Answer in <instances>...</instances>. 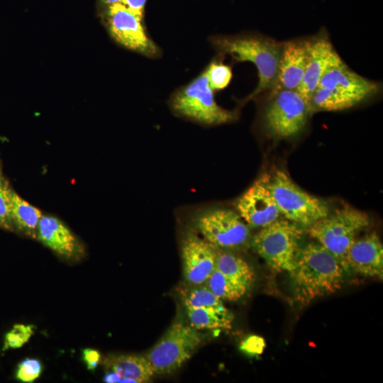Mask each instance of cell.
Returning a JSON list of instances; mask_svg holds the SVG:
<instances>
[{"instance_id":"6da1fadb","label":"cell","mask_w":383,"mask_h":383,"mask_svg":"<svg viewBox=\"0 0 383 383\" xmlns=\"http://www.w3.org/2000/svg\"><path fill=\"white\" fill-rule=\"evenodd\" d=\"M346 272L339 260L318 242L303 245L294 268L289 272L294 300L305 305L336 292L345 282Z\"/></svg>"},{"instance_id":"7a4b0ae2","label":"cell","mask_w":383,"mask_h":383,"mask_svg":"<svg viewBox=\"0 0 383 383\" xmlns=\"http://www.w3.org/2000/svg\"><path fill=\"white\" fill-rule=\"evenodd\" d=\"M211 42L219 54L228 55L236 62H250L257 67L258 84L248 100L274 87L283 42L255 33L218 35Z\"/></svg>"},{"instance_id":"3957f363","label":"cell","mask_w":383,"mask_h":383,"mask_svg":"<svg viewBox=\"0 0 383 383\" xmlns=\"http://www.w3.org/2000/svg\"><path fill=\"white\" fill-rule=\"evenodd\" d=\"M381 89L379 82L358 74L342 61L324 73L309 105L311 113L343 111L374 97Z\"/></svg>"},{"instance_id":"277c9868","label":"cell","mask_w":383,"mask_h":383,"mask_svg":"<svg viewBox=\"0 0 383 383\" xmlns=\"http://www.w3.org/2000/svg\"><path fill=\"white\" fill-rule=\"evenodd\" d=\"M302 236V227L277 219L252 235L250 246L272 270L290 272L303 246Z\"/></svg>"},{"instance_id":"5b68a950","label":"cell","mask_w":383,"mask_h":383,"mask_svg":"<svg viewBox=\"0 0 383 383\" xmlns=\"http://www.w3.org/2000/svg\"><path fill=\"white\" fill-rule=\"evenodd\" d=\"M370 222L366 213L345 205L315 222L307 228V231L348 271L345 260L348 251Z\"/></svg>"},{"instance_id":"8992f818","label":"cell","mask_w":383,"mask_h":383,"mask_svg":"<svg viewBox=\"0 0 383 383\" xmlns=\"http://www.w3.org/2000/svg\"><path fill=\"white\" fill-rule=\"evenodd\" d=\"M262 123L276 138H288L301 133L311 114L309 103L296 90L272 89L267 92Z\"/></svg>"},{"instance_id":"52a82bcc","label":"cell","mask_w":383,"mask_h":383,"mask_svg":"<svg viewBox=\"0 0 383 383\" xmlns=\"http://www.w3.org/2000/svg\"><path fill=\"white\" fill-rule=\"evenodd\" d=\"M270 188L280 214L302 228L309 227L330 213L326 201L301 189L282 170L275 172Z\"/></svg>"},{"instance_id":"ba28073f","label":"cell","mask_w":383,"mask_h":383,"mask_svg":"<svg viewBox=\"0 0 383 383\" xmlns=\"http://www.w3.org/2000/svg\"><path fill=\"white\" fill-rule=\"evenodd\" d=\"M171 106L179 115L205 125L226 123L236 116L216 103L205 71L174 94Z\"/></svg>"},{"instance_id":"9c48e42d","label":"cell","mask_w":383,"mask_h":383,"mask_svg":"<svg viewBox=\"0 0 383 383\" xmlns=\"http://www.w3.org/2000/svg\"><path fill=\"white\" fill-rule=\"evenodd\" d=\"M203 341L199 330L174 322L145 355L155 374L173 372L186 362Z\"/></svg>"},{"instance_id":"30bf717a","label":"cell","mask_w":383,"mask_h":383,"mask_svg":"<svg viewBox=\"0 0 383 383\" xmlns=\"http://www.w3.org/2000/svg\"><path fill=\"white\" fill-rule=\"evenodd\" d=\"M194 227L204 240L215 248L239 250L250 245L251 228L240 216L227 209L202 211L194 220Z\"/></svg>"},{"instance_id":"8fae6325","label":"cell","mask_w":383,"mask_h":383,"mask_svg":"<svg viewBox=\"0 0 383 383\" xmlns=\"http://www.w3.org/2000/svg\"><path fill=\"white\" fill-rule=\"evenodd\" d=\"M106 20L111 36L123 47L150 58L160 54L145 30L143 18L121 2L108 6Z\"/></svg>"},{"instance_id":"7c38bea8","label":"cell","mask_w":383,"mask_h":383,"mask_svg":"<svg viewBox=\"0 0 383 383\" xmlns=\"http://www.w3.org/2000/svg\"><path fill=\"white\" fill-rule=\"evenodd\" d=\"M238 213L250 228H262L277 221L280 213L270 188V179L262 177L238 199Z\"/></svg>"},{"instance_id":"4fadbf2b","label":"cell","mask_w":383,"mask_h":383,"mask_svg":"<svg viewBox=\"0 0 383 383\" xmlns=\"http://www.w3.org/2000/svg\"><path fill=\"white\" fill-rule=\"evenodd\" d=\"M342 61L326 31L307 38L306 66L297 91L309 103L324 73Z\"/></svg>"},{"instance_id":"5bb4252c","label":"cell","mask_w":383,"mask_h":383,"mask_svg":"<svg viewBox=\"0 0 383 383\" xmlns=\"http://www.w3.org/2000/svg\"><path fill=\"white\" fill-rule=\"evenodd\" d=\"M183 274L192 285L204 284L216 268V248L190 232L182 242Z\"/></svg>"},{"instance_id":"9a60e30c","label":"cell","mask_w":383,"mask_h":383,"mask_svg":"<svg viewBox=\"0 0 383 383\" xmlns=\"http://www.w3.org/2000/svg\"><path fill=\"white\" fill-rule=\"evenodd\" d=\"M348 270L366 277H383V245L375 231L356 238L346 255Z\"/></svg>"},{"instance_id":"2e32d148","label":"cell","mask_w":383,"mask_h":383,"mask_svg":"<svg viewBox=\"0 0 383 383\" xmlns=\"http://www.w3.org/2000/svg\"><path fill=\"white\" fill-rule=\"evenodd\" d=\"M307 61V38L283 42L277 81L272 89L298 90Z\"/></svg>"},{"instance_id":"e0dca14e","label":"cell","mask_w":383,"mask_h":383,"mask_svg":"<svg viewBox=\"0 0 383 383\" xmlns=\"http://www.w3.org/2000/svg\"><path fill=\"white\" fill-rule=\"evenodd\" d=\"M36 238L65 258L77 257L82 251L75 235L62 221L55 216L43 215L38 226Z\"/></svg>"},{"instance_id":"ac0fdd59","label":"cell","mask_w":383,"mask_h":383,"mask_svg":"<svg viewBox=\"0 0 383 383\" xmlns=\"http://www.w3.org/2000/svg\"><path fill=\"white\" fill-rule=\"evenodd\" d=\"M104 363L108 371L113 372L121 377V382H147L155 374L148 360L143 355L111 356Z\"/></svg>"},{"instance_id":"d6986e66","label":"cell","mask_w":383,"mask_h":383,"mask_svg":"<svg viewBox=\"0 0 383 383\" xmlns=\"http://www.w3.org/2000/svg\"><path fill=\"white\" fill-rule=\"evenodd\" d=\"M216 269L249 290L255 279L253 268L243 258L228 250L216 249Z\"/></svg>"},{"instance_id":"ffe728a7","label":"cell","mask_w":383,"mask_h":383,"mask_svg":"<svg viewBox=\"0 0 383 383\" xmlns=\"http://www.w3.org/2000/svg\"><path fill=\"white\" fill-rule=\"evenodd\" d=\"M11 215L13 226L24 234L36 238L38 226L43 213L13 190L11 194Z\"/></svg>"},{"instance_id":"44dd1931","label":"cell","mask_w":383,"mask_h":383,"mask_svg":"<svg viewBox=\"0 0 383 383\" xmlns=\"http://www.w3.org/2000/svg\"><path fill=\"white\" fill-rule=\"evenodd\" d=\"M189 325L201 329H231L233 320V313L223 308L185 307Z\"/></svg>"},{"instance_id":"7402d4cb","label":"cell","mask_w":383,"mask_h":383,"mask_svg":"<svg viewBox=\"0 0 383 383\" xmlns=\"http://www.w3.org/2000/svg\"><path fill=\"white\" fill-rule=\"evenodd\" d=\"M204 284L222 301H237L249 291L247 287L231 280L216 268Z\"/></svg>"},{"instance_id":"603a6c76","label":"cell","mask_w":383,"mask_h":383,"mask_svg":"<svg viewBox=\"0 0 383 383\" xmlns=\"http://www.w3.org/2000/svg\"><path fill=\"white\" fill-rule=\"evenodd\" d=\"M184 307L223 308V301L217 297L205 284L195 285L183 296Z\"/></svg>"},{"instance_id":"cb8c5ba5","label":"cell","mask_w":383,"mask_h":383,"mask_svg":"<svg viewBox=\"0 0 383 383\" xmlns=\"http://www.w3.org/2000/svg\"><path fill=\"white\" fill-rule=\"evenodd\" d=\"M205 72L209 84L213 91L227 87L233 77L231 67L219 60L211 62Z\"/></svg>"},{"instance_id":"d4e9b609","label":"cell","mask_w":383,"mask_h":383,"mask_svg":"<svg viewBox=\"0 0 383 383\" xmlns=\"http://www.w3.org/2000/svg\"><path fill=\"white\" fill-rule=\"evenodd\" d=\"M33 333L32 325L15 324L4 337L3 350L22 347L28 341Z\"/></svg>"},{"instance_id":"484cf974","label":"cell","mask_w":383,"mask_h":383,"mask_svg":"<svg viewBox=\"0 0 383 383\" xmlns=\"http://www.w3.org/2000/svg\"><path fill=\"white\" fill-rule=\"evenodd\" d=\"M43 365L34 358H26L21 361L16 370V379L22 382H33L41 374Z\"/></svg>"},{"instance_id":"4316f807","label":"cell","mask_w":383,"mask_h":383,"mask_svg":"<svg viewBox=\"0 0 383 383\" xmlns=\"http://www.w3.org/2000/svg\"><path fill=\"white\" fill-rule=\"evenodd\" d=\"M11 191L2 178L0 179V227L11 228L13 226L11 215Z\"/></svg>"},{"instance_id":"83f0119b","label":"cell","mask_w":383,"mask_h":383,"mask_svg":"<svg viewBox=\"0 0 383 383\" xmlns=\"http://www.w3.org/2000/svg\"><path fill=\"white\" fill-rule=\"evenodd\" d=\"M265 346L264 340L257 335L247 338L240 345V348L250 355L260 354Z\"/></svg>"},{"instance_id":"f1b7e54d","label":"cell","mask_w":383,"mask_h":383,"mask_svg":"<svg viewBox=\"0 0 383 383\" xmlns=\"http://www.w3.org/2000/svg\"><path fill=\"white\" fill-rule=\"evenodd\" d=\"M100 357V353L96 350L86 348L82 351V360L89 370H94L96 367Z\"/></svg>"},{"instance_id":"f546056e","label":"cell","mask_w":383,"mask_h":383,"mask_svg":"<svg viewBox=\"0 0 383 383\" xmlns=\"http://www.w3.org/2000/svg\"><path fill=\"white\" fill-rule=\"evenodd\" d=\"M146 1L147 0H122L121 3L133 12L143 18Z\"/></svg>"},{"instance_id":"4dcf8cb0","label":"cell","mask_w":383,"mask_h":383,"mask_svg":"<svg viewBox=\"0 0 383 383\" xmlns=\"http://www.w3.org/2000/svg\"><path fill=\"white\" fill-rule=\"evenodd\" d=\"M121 377L113 372L107 371L104 377V381L107 383L121 382Z\"/></svg>"},{"instance_id":"1f68e13d","label":"cell","mask_w":383,"mask_h":383,"mask_svg":"<svg viewBox=\"0 0 383 383\" xmlns=\"http://www.w3.org/2000/svg\"><path fill=\"white\" fill-rule=\"evenodd\" d=\"M103 4L106 6L111 5L113 4L121 2L122 0H101Z\"/></svg>"},{"instance_id":"d6a6232c","label":"cell","mask_w":383,"mask_h":383,"mask_svg":"<svg viewBox=\"0 0 383 383\" xmlns=\"http://www.w3.org/2000/svg\"><path fill=\"white\" fill-rule=\"evenodd\" d=\"M1 177L0 176V179H1Z\"/></svg>"}]
</instances>
